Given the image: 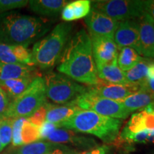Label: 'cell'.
<instances>
[{"label": "cell", "mask_w": 154, "mask_h": 154, "mask_svg": "<svg viewBox=\"0 0 154 154\" xmlns=\"http://www.w3.org/2000/svg\"><path fill=\"white\" fill-rule=\"evenodd\" d=\"M59 62V72L75 82L92 86L99 82L91 38L84 29L69 38Z\"/></svg>", "instance_id": "cell-1"}, {"label": "cell", "mask_w": 154, "mask_h": 154, "mask_svg": "<svg viewBox=\"0 0 154 154\" xmlns=\"http://www.w3.org/2000/svg\"><path fill=\"white\" fill-rule=\"evenodd\" d=\"M51 27L47 19L16 12L0 14V44L27 47L44 36Z\"/></svg>", "instance_id": "cell-2"}, {"label": "cell", "mask_w": 154, "mask_h": 154, "mask_svg": "<svg viewBox=\"0 0 154 154\" xmlns=\"http://www.w3.org/2000/svg\"><path fill=\"white\" fill-rule=\"evenodd\" d=\"M121 124L119 119L82 109L59 124L58 128L94 135L104 143H111L118 137Z\"/></svg>", "instance_id": "cell-3"}, {"label": "cell", "mask_w": 154, "mask_h": 154, "mask_svg": "<svg viewBox=\"0 0 154 154\" xmlns=\"http://www.w3.org/2000/svg\"><path fill=\"white\" fill-rule=\"evenodd\" d=\"M72 30L71 23L61 22L47 36L36 42L31 51L33 66L42 69L54 66L62 55Z\"/></svg>", "instance_id": "cell-4"}, {"label": "cell", "mask_w": 154, "mask_h": 154, "mask_svg": "<svg viewBox=\"0 0 154 154\" xmlns=\"http://www.w3.org/2000/svg\"><path fill=\"white\" fill-rule=\"evenodd\" d=\"M47 101L44 79L37 76L26 91L10 101L6 118H29Z\"/></svg>", "instance_id": "cell-5"}, {"label": "cell", "mask_w": 154, "mask_h": 154, "mask_svg": "<svg viewBox=\"0 0 154 154\" xmlns=\"http://www.w3.org/2000/svg\"><path fill=\"white\" fill-rule=\"evenodd\" d=\"M42 78L47 98L57 104L74 101L88 89L86 86L59 72H48Z\"/></svg>", "instance_id": "cell-6"}, {"label": "cell", "mask_w": 154, "mask_h": 154, "mask_svg": "<svg viewBox=\"0 0 154 154\" xmlns=\"http://www.w3.org/2000/svg\"><path fill=\"white\" fill-rule=\"evenodd\" d=\"M91 9L117 22L138 19L143 15V0H99L91 2Z\"/></svg>", "instance_id": "cell-7"}, {"label": "cell", "mask_w": 154, "mask_h": 154, "mask_svg": "<svg viewBox=\"0 0 154 154\" xmlns=\"http://www.w3.org/2000/svg\"><path fill=\"white\" fill-rule=\"evenodd\" d=\"M82 110L92 111L100 115L116 119H125L128 113L120 101L99 97L90 91H88L73 101Z\"/></svg>", "instance_id": "cell-8"}, {"label": "cell", "mask_w": 154, "mask_h": 154, "mask_svg": "<svg viewBox=\"0 0 154 154\" xmlns=\"http://www.w3.org/2000/svg\"><path fill=\"white\" fill-rule=\"evenodd\" d=\"M113 40L119 50L125 47L131 48L140 56L141 55L138 19L119 22Z\"/></svg>", "instance_id": "cell-9"}, {"label": "cell", "mask_w": 154, "mask_h": 154, "mask_svg": "<svg viewBox=\"0 0 154 154\" xmlns=\"http://www.w3.org/2000/svg\"><path fill=\"white\" fill-rule=\"evenodd\" d=\"M90 91L99 97L121 101L132 94L141 89L138 84H113L105 82L100 79L96 86L89 88Z\"/></svg>", "instance_id": "cell-10"}, {"label": "cell", "mask_w": 154, "mask_h": 154, "mask_svg": "<svg viewBox=\"0 0 154 154\" xmlns=\"http://www.w3.org/2000/svg\"><path fill=\"white\" fill-rule=\"evenodd\" d=\"M89 36H106L113 38L119 22L107 17L99 11L91 9L84 18Z\"/></svg>", "instance_id": "cell-11"}, {"label": "cell", "mask_w": 154, "mask_h": 154, "mask_svg": "<svg viewBox=\"0 0 154 154\" xmlns=\"http://www.w3.org/2000/svg\"><path fill=\"white\" fill-rule=\"evenodd\" d=\"M96 66L112 63L117 59L119 49L113 38L106 36H90Z\"/></svg>", "instance_id": "cell-12"}, {"label": "cell", "mask_w": 154, "mask_h": 154, "mask_svg": "<svg viewBox=\"0 0 154 154\" xmlns=\"http://www.w3.org/2000/svg\"><path fill=\"white\" fill-rule=\"evenodd\" d=\"M138 19L141 55L154 59V20L146 13Z\"/></svg>", "instance_id": "cell-13"}, {"label": "cell", "mask_w": 154, "mask_h": 154, "mask_svg": "<svg viewBox=\"0 0 154 154\" xmlns=\"http://www.w3.org/2000/svg\"><path fill=\"white\" fill-rule=\"evenodd\" d=\"M48 141L55 143H71L81 148L97 147L95 140L84 136H79L74 131L66 128H57L48 136Z\"/></svg>", "instance_id": "cell-14"}, {"label": "cell", "mask_w": 154, "mask_h": 154, "mask_svg": "<svg viewBox=\"0 0 154 154\" xmlns=\"http://www.w3.org/2000/svg\"><path fill=\"white\" fill-rule=\"evenodd\" d=\"M68 146L49 141L37 140L22 146L17 154H76Z\"/></svg>", "instance_id": "cell-15"}, {"label": "cell", "mask_w": 154, "mask_h": 154, "mask_svg": "<svg viewBox=\"0 0 154 154\" xmlns=\"http://www.w3.org/2000/svg\"><path fill=\"white\" fill-rule=\"evenodd\" d=\"M35 67L22 63H0V84L5 81L26 77H36Z\"/></svg>", "instance_id": "cell-16"}, {"label": "cell", "mask_w": 154, "mask_h": 154, "mask_svg": "<svg viewBox=\"0 0 154 154\" xmlns=\"http://www.w3.org/2000/svg\"><path fill=\"white\" fill-rule=\"evenodd\" d=\"M69 2L66 0H30L28 5L31 10L36 14L54 17L58 16Z\"/></svg>", "instance_id": "cell-17"}, {"label": "cell", "mask_w": 154, "mask_h": 154, "mask_svg": "<svg viewBox=\"0 0 154 154\" xmlns=\"http://www.w3.org/2000/svg\"><path fill=\"white\" fill-rule=\"evenodd\" d=\"M80 110L82 109L75 105L73 101L60 106L51 104L47 113L46 121L57 125L58 128L59 124Z\"/></svg>", "instance_id": "cell-18"}, {"label": "cell", "mask_w": 154, "mask_h": 154, "mask_svg": "<svg viewBox=\"0 0 154 154\" xmlns=\"http://www.w3.org/2000/svg\"><path fill=\"white\" fill-rule=\"evenodd\" d=\"M98 77L103 82L113 84H127L125 72L119 68L117 64V59L112 63L96 66Z\"/></svg>", "instance_id": "cell-19"}, {"label": "cell", "mask_w": 154, "mask_h": 154, "mask_svg": "<svg viewBox=\"0 0 154 154\" xmlns=\"http://www.w3.org/2000/svg\"><path fill=\"white\" fill-rule=\"evenodd\" d=\"M91 10L89 0H76L71 2L61 11V19L65 22H72L86 17Z\"/></svg>", "instance_id": "cell-20"}, {"label": "cell", "mask_w": 154, "mask_h": 154, "mask_svg": "<svg viewBox=\"0 0 154 154\" xmlns=\"http://www.w3.org/2000/svg\"><path fill=\"white\" fill-rule=\"evenodd\" d=\"M128 113L142 109H146L154 103V96L146 90L140 89L120 101Z\"/></svg>", "instance_id": "cell-21"}, {"label": "cell", "mask_w": 154, "mask_h": 154, "mask_svg": "<svg viewBox=\"0 0 154 154\" xmlns=\"http://www.w3.org/2000/svg\"><path fill=\"white\" fill-rule=\"evenodd\" d=\"M35 78L36 77H26L5 81L0 84V88H2L8 96L9 99L12 101L26 91Z\"/></svg>", "instance_id": "cell-22"}, {"label": "cell", "mask_w": 154, "mask_h": 154, "mask_svg": "<svg viewBox=\"0 0 154 154\" xmlns=\"http://www.w3.org/2000/svg\"><path fill=\"white\" fill-rule=\"evenodd\" d=\"M151 63L149 59L143 58L131 69L125 72L127 82L129 84H138L142 86L147 79L148 69Z\"/></svg>", "instance_id": "cell-23"}, {"label": "cell", "mask_w": 154, "mask_h": 154, "mask_svg": "<svg viewBox=\"0 0 154 154\" xmlns=\"http://www.w3.org/2000/svg\"><path fill=\"white\" fill-rule=\"evenodd\" d=\"M117 64L123 72H126L131 69L136 63L143 59L138 54L131 48L125 47L119 50Z\"/></svg>", "instance_id": "cell-24"}, {"label": "cell", "mask_w": 154, "mask_h": 154, "mask_svg": "<svg viewBox=\"0 0 154 154\" xmlns=\"http://www.w3.org/2000/svg\"><path fill=\"white\" fill-rule=\"evenodd\" d=\"M146 114L147 112L145 110L133 114L125 128L134 134L148 131L146 128Z\"/></svg>", "instance_id": "cell-25"}, {"label": "cell", "mask_w": 154, "mask_h": 154, "mask_svg": "<svg viewBox=\"0 0 154 154\" xmlns=\"http://www.w3.org/2000/svg\"><path fill=\"white\" fill-rule=\"evenodd\" d=\"M22 139L23 146L34 143L40 139L39 128L30 123L27 119L22 127Z\"/></svg>", "instance_id": "cell-26"}, {"label": "cell", "mask_w": 154, "mask_h": 154, "mask_svg": "<svg viewBox=\"0 0 154 154\" xmlns=\"http://www.w3.org/2000/svg\"><path fill=\"white\" fill-rule=\"evenodd\" d=\"M13 119H4L0 124V142L4 148L8 146L12 140Z\"/></svg>", "instance_id": "cell-27"}, {"label": "cell", "mask_w": 154, "mask_h": 154, "mask_svg": "<svg viewBox=\"0 0 154 154\" xmlns=\"http://www.w3.org/2000/svg\"><path fill=\"white\" fill-rule=\"evenodd\" d=\"M0 63H20L15 55V45L0 44Z\"/></svg>", "instance_id": "cell-28"}, {"label": "cell", "mask_w": 154, "mask_h": 154, "mask_svg": "<svg viewBox=\"0 0 154 154\" xmlns=\"http://www.w3.org/2000/svg\"><path fill=\"white\" fill-rule=\"evenodd\" d=\"M26 119L19 118L14 119L13 121L12 126V145L14 146H23L22 139V130L23 125Z\"/></svg>", "instance_id": "cell-29"}, {"label": "cell", "mask_w": 154, "mask_h": 154, "mask_svg": "<svg viewBox=\"0 0 154 154\" xmlns=\"http://www.w3.org/2000/svg\"><path fill=\"white\" fill-rule=\"evenodd\" d=\"M51 103H48L47 101L43 106H42L35 113H34L29 118H28V121L34 126H37L39 128L42 124L46 121V116H47V113Z\"/></svg>", "instance_id": "cell-30"}, {"label": "cell", "mask_w": 154, "mask_h": 154, "mask_svg": "<svg viewBox=\"0 0 154 154\" xmlns=\"http://www.w3.org/2000/svg\"><path fill=\"white\" fill-rule=\"evenodd\" d=\"M28 0H0V14L28 5Z\"/></svg>", "instance_id": "cell-31"}, {"label": "cell", "mask_w": 154, "mask_h": 154, "mask_svg": "<svg viewBox=\"0 0 154 154\" xmlns=\"http://www.w3.org/2000/svg\"><path fill=\"white\" fill-rule=\"evenodd\" d=\"M10 99L2 88H0V120L6 118V113L8 109Z\"/></svg>", "instance_id": "cell-32"}, {"label": "cell", "mask_w": 154, "mask_h": 154, "mask_svg": "<svg viewBox=\"0 0 154 154\" xmlns=\"http://www.w3.org/2000/svg\"><path fill=\"white\" fill-rule=\"evenodd\" d=\"M57 128H58L57 125L47 122V121H45V122L39 127L40 139H47L48 136H49L53 131H54Z\"/></svg>", "instance_id": "cell-33"}, {"label": "cell", "mask_w": 154, "mask_h": 154, "mask_svg": "<svg viewBox=\"0 0 154 154\" xmlns=\"http://www.w3.org/2000/svg\"><path fill=\"white\" fill-rule=\"evenodd\" d=\"M109 148L106 146H97V147L91 149L89 151L82 152V153H77L76 154H106L109 151Z\"/></svg>", "instance_id": "cell-34"}, {"label": "cell", "mask_w": 154, "mask_h": 154, "mask_svg": "<svg viewBox=\"0 0 154 154\" xmlns=\"http://www.w3.org/2000/svg\"><path fill=\"white\" fill-rule=\"evenodd\" d=\"M144 12L150 15L154 20V0L143 1Z\"/></svg>", "instance_id": "cell-35"}, {"label": "cell", "mask_w": 154, "mask_h": 154, "mask_svg": "<svg viewBox=\"0 0 154 154\" xmlns=\"http://www.w3.org/2000/svg\"><path fill=\"white\" fill-rule=\"evenodd\" d=\"M141 89L146 90L154 96V76L147 78L145 83L142 85Z\"/></svg>", "instance_id": "cell-36"}, {"label": "cell", "mask_w": 154, "mask_h": 154, "mask_svg": "<svg viewBox=\"0 0 154 154\" xmlns=\"http://www.w3.org/2000/svg\"><path fill=\"white\" fill-rule=\"evenodd\" d=\"M3 149H4V147L2 146V145L1 142H0V152H1L2 151Z\"/></svg>", "instance_id": "cell-37"}, {"label": "cell", "mask_w": 154, "mask_h": 154, "mask_svg": "<svg viewBox=\"0 0 154 154\" xmlns=\"http://www.w3.org/2000/svg\"><path fill=\"white\" fill-rule=\"evenodd\" d=\"M2 120H3V119H2V120H0V124H1V123H2Z\"/></svg>", "instance_id": "cell-38"}]
</instances>
